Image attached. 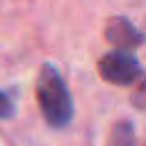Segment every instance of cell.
I'll list each match as a JSON object with an SVG mask.
<instances>
[{"mask_svg":"<svg viewBox=\"0 0 146 146\" xmlns=\"http://www.w3.org/2000/svg\"><path fill=\"white\" fill-rule=\"evenodd\" d=\"M11 114H14V100L5 91H0V119H9Z\"/></svg>","mask_w":146,"mask_h":146,"instance_id":"cell-5","label":"cell"},{"mask_svg":"<svg viewBox=\"0 0 146 146\" xmlns=\"http://www.w3.org/2000/svg\"><path fill=\"white\" fill-rule=\"evenodd\" d=\"M36 98L43 119L52 128H64L73 119V100L64 78L55 66H43L36 80Z\"/></svg>","mask_w":146,"mask_h":146,"instance_id":"cell-1","label":"cell"},{"mask_svg":"<svg viewBox=\"0 0 146 146\" xmlns=\"http://www.w3.org/2000/svg\"><path fill=\"white\" fill-rule=\"evenodd\" d=\"M105 36L110 43H114L119 50H132L137 46H141L144 34L128 21V18H112L105 27Z\"/></svg>","mask_w":146,"mask_h":146,"instance_id":"cell-3","label":"cell"},{"mask_svg":"<svg viewBox=\"0 0 146 146\" xmlns=\"http://www.w3.org/2000/svg\"><path fill=\"white\" fill-rule=\"evenodd\" d=\"M110 146H135L132 123H128V121L116 123V128L112 130V137H110Z\"/></svg>","mask_w":146,"mask_h":146,"instance_id":"cell-4","label":"cell"},{"mask_svg":"<svg viewBox=\"0 0 146 146\" xmlns=\"http://www.w3.org/2000/svg\"><path fill=\"white\" fill-rule=\"evenodd\" d=\"M98 71L105 82H112L119 87L132 84L141 75V66H139L137 57L130 55V50H119V48L103 55V59L98 62Z\"/></svg>","mask_w":146,"mask_h":146,"instance_id":"cell-2","label":"cell"}]
</instances>
